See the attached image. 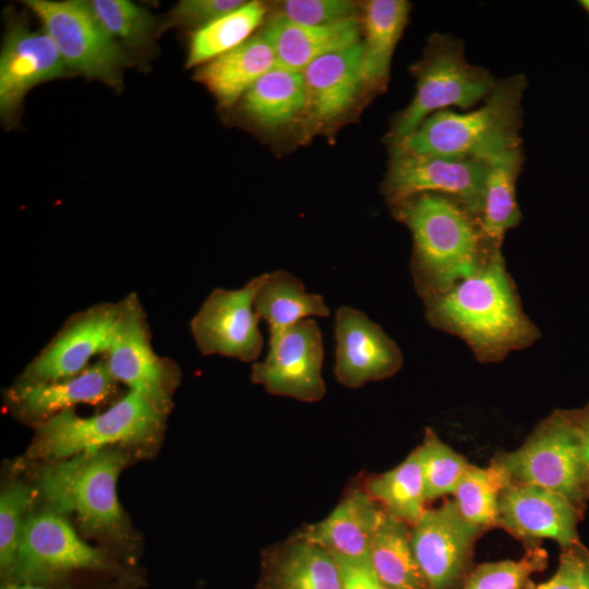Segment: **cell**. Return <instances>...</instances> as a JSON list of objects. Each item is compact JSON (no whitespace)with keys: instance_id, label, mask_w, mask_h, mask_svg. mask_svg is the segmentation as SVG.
<instances>
[{"instance_id":"obj_1","label":"cell","mask_w":589,"mask_h":589,"mask_svg":"<svg viewBox=\"0 0 589 589\" xmlns=\"http://www.w3.org/2000/svg\"><path fill=\"white\" fill-rule=\"evenodd\" d=\"M424 304L429 323L461 338L480 362H498L540 337L522 310L501 249L474 274Z\"/></svg>"},{"instance_id":"obj_2","label":"cell","mask_w":589,"mask_h":589,"mask_svg":"<svg viewBox=\"0 0 589 589\" xmlns=\"http://www.w3.org/2000/svg\"><path fill=\"white\" fill-rule=\"evenodd\" d=\"M392 214L412 235L410 271L423 300L471 276L501 249L485 238L476 215L443 194H417L392 206Z\"/></svg>"},{"instance_id":"obj_3","label":"cell","mask_w":589,"mask_h":589,"mask_svg":"<svg viewBox=\"0 0 589 589\" xmlns=\"http://www.w3.org/2000/svg\"><path fill=\"white\" fill-rule=\"evenodd\" d=\"M524 74L498 80L482 106L466 112L437 111L414 131L388 139L407 149L484 163L521 147Z\"/></svg>"},{"instance_id":"obj_4","label":"cell","mask_w":589,"mask_h":589,"mask_svg":"<svg viewBox=\"0 0 589 589\" xmlns=\"http://www.w3.org/2000/svg\"><path fill=\"white\" fill-rule=\"evenodd\" d=\"M412 74L414 96L395 117L388 139L411 133L437 111L452 107L468 110L484 100L497 82L489 70L467 61L460 39L445 34L432 35Z\"/></svg>"},{"instance_id":"obj_5","label":"cell","mask_w":589,"mask_h":589,"mask_svg":"<svg viewBox=\"0 0 589 589\" xmlns=\"http://www.w3.org/2000/svg\"><path fill=\"white\" fill-rule=\"evenodd\" d=\"M164 416L145 397L130 390L101 413L80 417L67 409L48 418L39 425L29 455L62 459L117 443H144L159 433Z\"/></svg>"},{"instance_id":"obj_6","label":"cell","mask_w":589,"mask_h":589,"mask_svg":"<svg viewBox=\"0 0 589 589\" xmlns=\"http://www.w3.org/2000/svg\"><path fill=\"white\" fill-rule=\"evenodd\" d=\"M128 458L117 448L73 456L39 473V489L52 509L75 514L88 533H109L122 524L117 481Z\"/></svg>"},{"instance_id":"obj_7","label":"cell","mask_w":589,"mask_h":589,"mask_svg":"<svg viewBox=\"0 0 589 589\" xmlns=\"http://www.w3.org/2000/svg\"><path fill=\"white\" fill-rule=\"evenodd\" d=\"M512 479L565 496L580 512L589 497V466L575 414L555 411L515 450L495 459Z\"/></svg>"},{"instance_id":"obj_8","label":"cell","mask_w":589,"mask_h":589,"mask_svg":"<svg viewBox=\"0 0 589 589\" xmlns=\"http://www.w3.org/2000/svg\"><path fill=\"white\" fill-rule=\"evenodd\" d=\"M72 73L110 86L121 84L123 50L100 25L88 2L27 0Z\"/></svg>"},{"instance_id":"obj_9","label":"cell","mask_w":589,"mask_h":589,"mask_svg":"<svg viewBox=\"0 0 589 589\" xmlns=\"http://www.w3.org/2000/svg\"><path fill=\"white\" fill-rule=\"evenodd\" d=\"M383 194L392 206L421 193H437L460 203L479 218L486 163L407 149L388 142Z\"/></svg>"},{"instance_id":"obj_10","label":"cell","mask_w":589,"mask_h":589,"mask_svg":"<svg viewBox=\"0 0 589 589\" xmlns=\"http://www.w3.org/2000/svg\"><path fill=\"white\" fill-rule=\"evenodd\" d=\"M257 275L239 289L213 290L190 323L200 352L253 362L261 354L264 339L254 309L255 294L264 280Z\"/></svg>"},{"instance_id":"obj_11","label":"cell","mask_w":589,"mask_h":589,"mask_svg":"<svg viewBox=\"0 0 589 589\" xmlns=\"http://www.w3.org/2000/svg\"><path fill=\"white\" fill-rule=\"evenodd\" d=\"M120 303L106 364L116 382L124 383L166 413L171 407L170 383L176 372L153 350L144 310L135 294Z\"/></svg>"},{"instance_id":"obj_12","label":"cell","mask_w":589,"mask_h":589,"mask_svg":"<svg viewBox=\"0 0 589 589\" xmlns=\"http://www.w3.org/2000/svg\"><path fill=\"white\" fill-rule=\"evenodd\" d=\"M55 509L28 515L22 530L13 573L26 585L48 582L73 569L101 568V552L82 541Z\"/></svg>"},{"instance_id":"obj_13","label":"cell","mask_w":589,"mask_h":589,"mask_svg":"<svg viewBox=\"0 0 589 589\" xmlns=\"http://www.w3.org/2000/svg\"><path fill=\"white\" fill-rule=\"evenodd\" d=\"M323 361L322 332L314 318H306L289 328L265 359L252 365L251 381L272 395L318 401L326 393Z\"/></svg>"},{"instance_id":"obj_14","label":"cell","mask_w":589,"mask_h":589,"mask_svg":"<svg viewBox=\"0 0 589 589\" xmlns=\"http://www.w3.org/2000/svg\"><path fill=\"white\" fill-rule=\"evenodd\" d=\"M481 528L459 514L454 501L426 509L410 530V545L429 589H457Z\"/></svg>"},{"instance_id":"obj_15","label":"cell","mask_w":589,"mask_h":589,"mask_svg":"<svg viewBox=\"0 0 589 589\" xmlns=\"http://www.w3.org/2000/svg\"><path fill=\"white\" fill-rule=\"evenodd\" d=\"M336 380L348 388L393 376L402 365L397 344L363 312L340 306L334 321Z\"/></svg>"},{"instance_id":"obj_16","label":"cell","mask_w":589,"mask_h":589,"mask_svg":"<svg viewBox=\"0 0 589 589\" xmlns=\"http://www.w3.org/2000/svg\"><path fill=\"white\" fill-rule=\"evenodd\" d=\"M73 74L45 29H31L12 21L0 56V111L11 120L29 89L38 84Z\"/></svg>"},{"instance_id":"obj_17","label":"cell","mask_w":589,"mask_h":589,"mask_svg":"<svg viewBox=\"0 0 589 589\" xmlns=\"http://www.w3.org/2000/svg\"><path fill=\"white\" fill-rule=\"evenodd\" d=\"M120 303L97 304L69 320L27 365L22 380L55 382L73 377L93 356L107 352L118 322Z\"/></svg>"},{"instance_id":"obj_18","label":"cell","mask_w":589,"mask_h":589,"mask_svg":"<svg viewBox=\"0 0 589 589\" xmlns=\"http://www.w3.org/2000/svg\"><path fill=\"white\" fill-rule=\"evenodd\" d=\"M579 514L561 494L512 480L498 500L497 525L521 539H551L564 551L578 543Z\"/></svg>"},{"instance_id":"obj_19","label":"cell","mask_w":589,"mask_h":589,"mask_svg":"<svg viewBox=\"0 0 589 589\" xmlns=\"http://www.w3.org/2000/svg\"><path fill=\"white\" fill-rule=\"evenodd\" d=\"M302 76L309 122L320 125L337 119L364 85L361 41L320 57L302 71Z\"/></svg>"},{"instance_id":"obj_20","label":"cell","mask_w":589,"mask_h":589,"mask_svg":"<svg viewBox=\"0 0 589 589\" xmlns=\"http://www.w3.org/2000/svg\"><path fill=\"white\" fill-rule=\"evenodd\" d=\"M386 512L365 491L353 490L323 520L296 537L316 544L336 558L370 562V549Z\"/></svg>"},{"instance_id":"obj_21","label":"cell","mask_w":589,"mask_h":589,"mask_svg":"<svg viewBox=\"0 0 589 589\" xmlns=\"http://www.w3.org/2000/svg\"><path fill=\"white\" fill-rule=\"evenodd\" d=\"M115 388L116 381L106 361L100 360L67 380H22L9 390L8 399L19 413L28 418H41L71 409L77 404H100L113 394Z\"/></svg>"},{"instance_id":"obj_22","label":"cell","mask_w":589,"mask_h":589,"mask_svg":"<svg viewBox=\"0 0 589 589\" xmlns=\"http://www.w3.org/2000/svg\"><path fill=\"white\" fill-rule=\"evenodd\" d=\"M360 31L357 17L332 25L310 26L276 14L261 34L272 46L277 65L302 72L320 57L358 44Z\"/></svg>"},{"instance_id":"obj_23","label":"cell","mask_w":589,"mask_h":589,"mask_svg":"<svg viewBox=\"0 0 589 589\" xmlns=\"http://www.w3.org/2000/svg\"><path fill=\"white\" fill-rule=\"evenodd\" d=\"M341 584L336 557L294 537L266 552L259 589H341Z\"/></svg>"},{"instance_id":"obj_24","label":"cell","mask_w":589,"mask_h":589,"mask_svg":"<svg viewBox=\"0 0 589 589\" xmlns=\"http://www.w3.org/2000/svg\"><path fill=\"white\" fill-rule=\"evenodd\" d=\"M275 67V52L260 34L199 67L195 79L221 106H230Z\"/></svg>"},{"instance_id":"obj_25","label":"cell","mask_w":589,"mask_h":589,"mask_svg":"<svg viewBox=\"0 0 589 589\" xmlns=\"http://www.w3.org/2000/svg\"><path fill=\"white\" fill-rule=\"evenodd\" d=\"M254 309L268 324V349L274 348L283 335L299 322L329 315L323 296L306 291L299 278L281 269L265 273L255 294Z\"/></svg>"},{"instance_id":"obj_26","label":"cell","mask_w":589,"mask_h":589,"mask_svg":"<svg viewBox=\"0 0 589 589\" xmlns=\"http://www.w3.org/2000/svg\"><path fill=\"white\" fill-rule=\"evenodd\" d=\"M405 0H370L362 8V75L364 85L382 87L388 79L394 49L408 23Z\"/></svg>"},{"instance_id":"obj_27","label":"cell","mask_w":589,"mask_h":589,"mask_svg":"<svg viewBox=\"0 0 589 589\" xmlns=\"http://www.w3.org/2000/svg\"><path fill=\"white\" fill-rule=\"evenodd\" d=\"M522 164V147L486 164L479 224L485 238L498 248L507 230L517 226L521 219L516 182Z\"/></svg>"},{"instance_id":"obj_28","label":"cell","mask_w":589,"mask_h":589,"mask_svg":"<svg viewBox=\"0 0 589 589\" xmlns=\"http://www.w3.org/2000/svg\"><path fill=\"white\" fill-rule=\"evenodd\" d=\"M306 105L302 72L275 67L243 95L247 115L259 125L274 129L304 113Z\"/></svg>"},{"instance_id":"obj_29","label":"cell","mask_w":589,"mask_h":589,"mask_svg":"<svg viewBox=\"0 0 589 589\" xmlns=\"http://www.w3.org/2000/svg\"><path fill=\"white\" fill-rule=\"evenodd\" d=\"M369 561L386 589H429L411 550L410 531L388 513L374 536Z\"/></svg>"},{"instance_id":"obj_30","label":"cell","mask_w":589,"mask_h":589,"mask_svg":"<svg viewBox=\"0 0 589 589\" xmlns=\"http://www.w3.org/2000/svg\"><path fill=\"white\" fill-rule=\"evenodd\" d=\"M266 5L261 1H244L237 9L193 32L187 67H201L209 60L240 46L262 24Z\"/></svg>"},{"instance_id":"obj_31","label":"cell","mask_w":589,"mask_h":589,"mask_svg":"<svg viewBox=\"0 0 589 589\" xmlns=\"http://www.w3.org/2000/svg\"><path fill=\"white\" fill-rule=\"evenodd\" d=\"M365 492L389 515L404 522H417L426 500L418 448L395 468L371 478Z\"/></svg>"},{"instance_id":"obj_32","label":"cell","mask_w":589,"mask_h":589,"mask_svg":"<svg viewBox=\"0 0 589 589\" xmlns=\"http://www.w3.org/2000/svg\"><path fill=\"white\" fill-rule=\"evenodd\" d=\"M507 470L493 460L489 467L470 465L453 495L464 519L482 530L497 525L498 500L512 482Z\"/></svg>"},{"instance_id":"obj_33","label":"cell","mask_w":589,"mask_h":589,"mask_svg":"<svg viewBox=\"0 0 589 589\" xmlns=\"http://www.w3.org/2000/svg\"><path fill=\"white\" fill-rule=\"evenodd\" d=\"M420 456L426 500L453 494L470 464L442 442L431 429L417 447Z\"/></svg>"},{"instance_id":"obj_34","label":"cell","mask_w":589,"mask_h":589,"mask_svg":"<svg viewBox=\"0 0 589 589\" xmlns=\"http://www.w3.org/2000/svg\"><path fill=\"white\" fill-rule=\"evenodd\" d=\"M548 554L532 548L519 560H504L478 565L460 589H528L533 574L546 566Z\"/></svg>"},{"instance_id":"obj_35","label":"cell","mask_w":589,"mask_h":589,"mask_svg":"<svg viewBox=\"0 0 589 589\" xmlns=\"http://www.w3.org/2000/svg\"><path fill=\"white\" fill-rule=\"evenodd\" d=\"M88 4L104 29L130 46L145 44L155 31L149 11L128 0H93Z\"/></svg>"},{"instance_id":"obj_36","label":"cell","mask_w":589,"mask_h":589,"mask_svg":"<svg viewBox=\"0 0 589 589\" xmlns=\"http://www.w3.org/2000/svg\"><path fill=\"white\" fill-rule=\"evenodd\" d=\"M35 493L23 484L7 488L0 496V565L2 573L14 567L22 530Z\"/></svg>"},{"instance_id":"obj_37","label":"cell","mask_w":589,"mask_h":589,"mask_svg":"<svg viewBox=\"0 0 589 589\" xmlns=\"http://www.w3.org/2000/svg\"><path fill=\"white\" fill-rule=\"evenodd\" d=\"M279 15L298 24L323 26L356 19L358 4L349 0H287Z\"/></svg>"},{"instance_id":"obj_38","label":"cell","mask_w":589,"mask_h":589,"mask_svg":"<svg viewBox=\"0 0 589 589\" xmlns=\"http://www.w3.org/2000/svg\"><path fill=\"white\" fill-rule=\"evenodd\" d=\"M242 0H182L170 12L177 26L199 29L221 15L237 9Z\"/></svg>"},{"instance_id":"obj_39","label":"cell","mask_w":589,"mask_h":589,"mask_svg":"<svg viewBox=\"0 0 589 589\" xmlns=\"http://www.w3.org/2000/svg\"><path fill=\"white\" fill-rule=\"evenodd\" d=\"M589 553L578 543L563 551L553 576L532 589H575Z\"/></svg>"},{"instance_id":"obj_40","label":"cell","mask_w":589,"mask_h":589,"mask_svg":"<svg viewBox=\"0 0 589 589\" xmlns=\"http://www.w3.org/2000/svg\"><path fill=\"white\" fill-rule=\"evenodd\" d=\"M336 560L341 572V589H386L375 576L370 562Z\"/></svg>"},{"instance_id":"obj_41","label":"cell","mask_w":589,"mask_h":589,"mask_svg":"<svg viewBox=\"0 0 589 589\" xmlns=\"http://www.w3.org/2000/svg\"><path fill=\"white\" fill-rule=\"evenodd\" d=\"M575 417L581 431L585 446V457L589 466V408H587L580 413L575 414Z\"/></svg>"},{"instance_id":"obj_42","label":"cell","mask_w":589,"mask_h":589,"mask_svg":"<svg viewBox=\"0 0 589 589\" xmlns=\"http://www.w3.org/2000/svg\"><path fill=\"white\" fill-rule=\"evenodd\" d=\"M575 589H589V557L581 569Z\"/></svg>"},{"instance_id":"obj_43","label":"cell","mask_w":589,"mask_h":589,"mask_svg":"<svg viewBox=\"0 0 589 589\" xmlns=\"http://www.w3.org/2000/svg\"><path fill=\"white\" fill-rule=\"evenodd\" d=\"M2 589H45V588H41V587H36V586H33V585H10V586H5L4 588Z\"/></svg>"},{"instance_id":"obj_44","label":"cell","mask_w":589,"mask_h":589,"mask_svg":"<svg viewBox=\"0 0 589 589\" xmlns=\"http://www.w3.org/2000/svg\"><path fill=\"white\" fill-rule=\"evenodd\" d=\"M581 3V7L587 11V13L589 14V0H584V1H580Z\"/></svg>"}]
</instances>
